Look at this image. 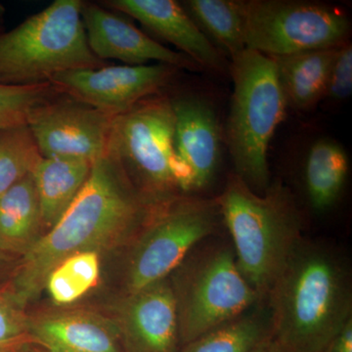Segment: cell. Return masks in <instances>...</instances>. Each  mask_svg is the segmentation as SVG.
<instances>
[{"label":"cell","mask_w":352,"mask_h":352,"mask_svg":"<svg viewBox=\"0 0 352 352\" xmlns=\"http://www.w3.org/2000/svg\"><path fill=\"white\" fill-rule=\"evenodd\" d=\"M160 203L133 184L109 150L95 161L87 183L66 212L23 256L9 286L23 307L36 298L60 261L78 254L100 252L141 230Z\"/></svg>","instance_id":"6da1fadb"},{"label":"cell","mask_w":352,"mask_h":352,"mask_svg":"<svg viewBox=\"0 0 352 352\" xmlns=\"http://www.w3.org/2000/svg\"><path fill=\"white\" fill-rule=\"evenodd\" d=\"M272 338L286 352H325L352 318L351 268L339 250L303 239L265 298Z\"/></svg>","instance_id":"7a4b0ae2"},{"label":"cell","mask_w":352,"mask_h":352,"mask_svg":"<svg viewBox=\"0 0 352 352\" xmlns=\"http://www.w3.org/2000/svg\"><path fill=\"white\" fill-rule=\"evenodd\" d=\"M230 233L238 268L265 300L296 245L303 239V220L294 194L281 182L263 194L233 173L217 198Z\"/></svg>","instance_id":"3957f363"},{"label":"cell","mask_w":352,"mask_h":352,"mask_svg":"<svg viewBox=\"0 0 352 352\" xmlns=\"http://www.w3.org/2000/svg\"><path fill=\"white\" fill-rule=\"evenodd\" d=\"M234 90L226 139L235 175L258 194L270 185L267 154L289 107L270 56L245 50L229 65Z\"/></svg>","instance_id":"277c9868"},{"label":"cell","mask_w":352,"mask_h":352,"mask_svg":"<svg viewBox=\"0 0 352 352\" xmlns=\"http://www.w3.org/2000/svg\"><path fill=\"white\" fill-rule=\"evenodd\" d=\"M82 0H55L19 25L0 34V85H34L76 69H99L88 45Z\"/></svg>","instance_id":"5b68a950"},{"label":"cell","mask_w":352,"mask_h":352,"mask_svg":"<svg viewBox=\"0 0 352 352\" xmlns=\"http://www.w3.org/2000/svg\"><path fill=\"white\" fill-rule=\"evenodd\" d=\"M207 240L171 273L182 346L263 302L240 272L232 245Z\"/></svg>","instance_id":"8992f818"},{"label":"cell","mask_w":352,"mask_h":352,"mask_svg":"<svg viewBox=\"0 0 352 352\" xmlns=\"http://www.w3.org/2000/svg\"><path fill=\"white\" fill-rule=\"evenodd\" d=\"M175 116L166 94L143 99L115 117L109 150L127 175L138 178V189L161 203L190 191V178L175 149Z\"/></svg>","instance_id":"52a82bcc"},{"label":"cell","mask_w":352,"mask_h":352,"mask_svg":"<svg viewBox=\"0 0 352 352\" xmlns=\"http://www.w3.org/2000/svg\"><path fill=\"white\" fill-rule=\"evenodd\" d=\"M223 222L217 199L177 195L160 204L141 228L127 264V295L170 277Z\"/></svg>","instance_id":"ba28073f"},{"label":"cell","mask_w":352,"mask_h":352,"mask_svg":"<svg viewBox=\"0 0 352 352\" xmlns=\"http://www.w3.org/2000/svg\"><path fill=\"white\" fill-rule=\"evenodd\" d=\"M242 15L245 48L266 56L340 47L351 36L346 14L319 2L244 0Z\"/></svg>","instance_id":"9c48e42d"},{"label":"cell","mask_w":352,"mask_h":352,"mask_svg":"<svg viewBox=\"0 0 352 352\" xmlns=\"http://www.w3.org/2000/svg\"><path fill=\"white\" fill-rule=\"evenodd\" d=\"M115 117L61 94L39 104L27 120L43 157L94 163L110 147Z\"/></svg>","instance_id":"30bf717a"},{"label":"cell","mask_w":352,"mask_h":352,"mask_svg":"<svg viewBox=\"0 0 352 352\" xmlns=\"http://www.w3.org/2000/svg\"><path fill=\"white\" fill-rule=\"evenodd\" d=\"M178 71L175 67L160 63L108 65L99 69L63 72L53 76L48 82L61 94L118 117L143 99L163 94Z\"/></svg>","instance_id":"8fae6325"},{"label":"cell","mask_w":352,"mask_h":352,"mask_svg":"<svg viewBox=\"0 0 352 352\" xmlns=\"http://www.w3.org/2000/svg\"><path fill=\"white\" fill-rule=\"evenodd\" d=\"M82 17L88 45L102 61L119 60L131 66L155 61L178 69L196 71L200 68L186 55L157 43L101 4L83 1Z\"/></svg>","instance_id":"7c38bea8"},{"label":"cell","mask_w":352,"mask_h":352,"mask_svg":"<svg viewBox=\"0 0 352 352\" xmlns=\"http://www.w3.org/2000/svg\"><path fill=\"white\" fill-rule=\"evenodd\" d=\"M115 321L124 352H178L182 347L168 278L127 295Z\"/></svg>","instance_id":"4fadbf2b"},{"label":"cell","mask_w":352,"mask_h":352,"mask_svg":"<svg viewBox=\"0 0 352 352\" xmlns=\"http://www.w3.org/2000/svg\"><path fill=\"white\" fill-rule=\"evenodd\" d=\"M175 116V149L188 173L191 191L207 188L219 168L221 131L214 107L194 95L171 98Z\"/></svg>","instance_id":"5bb4252c"},{"label":"cell","mask_w":352,"mask_h":352,"mask_svg":"<svg viewBox=\"0 0 352 352\" xmlns=\"http://www.w3.org/2000/svg\"><path fill=\"white\" fill-rule=\"evenodd\" d=\"M101 6L138 20L186 55L200 68L214 72L229 69L226 57L219 52L196 23L175 0H106Z\"/></svg>","instance_id":"9a60e30c"},{"label":"cell","mask_w":352,"mask_h":352,"mask_svg":"<svg viewBox=\"0 0 352 352\" xmlns=\"http://www.w3.org/2000/svg\"><path fill=\"white\" fill-rule=\"evenodd\" d=\"M29 337L47 352H124L116 321L83 310L30 317Z\"/></svg>","instance_id":"2e32d148"},{"label":"cell","mask_w":352,"mask_h":352,"mask_svg":"<svg viewBox=\"0 0 352 352\" xmlns=\"http://www.w3.org/2000/svg\"><path fill=\"white\" fill-rule=\"evenodd\" d=\"M340 47L270 56L289 107L307 111L325 98L329 76Z\"/></svg>","instance_id":"e0dca14e"},{"label":"cell","mask_w":352,"mask_h":352,"mask_svg":"<svg viewBox=\"0 0 352 352\" xmlns=\"http://www.w3.org/2000/svg\"><path fill=\"white\" fill-rule=\"evenodd\" d=\"M92 164L75 157H43L32 173L43 227L57 223L87 183Z\"/></svg>","instance_id":"ac0fdd59"},{"label":"cell","mask_w":352,"mask_h":352,"mask_svg":"<svg viewBox=\"0 0 352 352\" xmlns=\"http://www.w3.org/2000/svg\"><path fill=\"white\" fill-rule=\"evenodd\" d=\"M41 210L32 175L0 196V252L24 254L39 238Z\"/></svg>","instance_id":"d6986e66"},{"label":"cell","mask_w":352,"mask_h":352,"mask_svg":"<svg viewBox=\"0 0 352 352\" xmlns=\"http://www.w3.org/2000/svg\"><path fill=\"white\" fill-rule=\"evenodd\" d=\"M349 161L344 148L331 138L312 144L305 162V187L310 207L325 212L339 200L349 173Z\"/></svg>","instance_id":"ffe728a7"},{"label":"cell","mask_w":352,"mask_h":352,"mask_svg":"<svg viewBox=\"0 0 352 352\" xmlns=\"http://www.w3.org/2000/svg\"><path fill=\"white\" fill-rule=\"evenodd\" d=\"M272 337L265 300L182 346L178 352H252Z\"/></svg>","instance_id":"44dd1931"},{"label":"cell","mask_w":352,"mask_h":352,"mask_svg":"<svg viewBox=\"0 0 352 352\" xmlns=\"http://www.w3.org/2000/svg\"><path fill=\"white\" fill-rule=\"evenodd\" d=\"M182 6L224 57L231 60L245 50L242 0H187Z\"/></svg>","instance_id":"7402d4cb"},{"label":"cell","mask_w":352,"mask_h":352,"mask_svg":"<svg viewBox=\"0 0 352 352\" xmlns=\"http://www.w3.org/2000/svg\"><path fill=\"white\" fill-rule=\"evenodd\" d=\"M100 272V252H78L60 261L50 271L44 289L57 305H69L97 286Z\"/></svg>","instance_id":"603a6c76"},{"label":"cell","mask_w":352,"mask_h":352,"mask_svg":"<svg viewBox=\"0 0 352 352\" xmlns=\"http://www.w3.org/2000/svg\"><path fill=\"white\" fill-rule=\"evenodd\" d=\"M41 160L27 124L0 129V196L32 175Z\"/></svg>","instance_id":"cb8c5ba5"},{"label":"cell","mask_w":352,"mask_h":352,"mask_svg":"<svg viewBox=\"0 0 352 352\" xmlns=\"http://www.w3.org/2000/svg\"><path fill=\"white\" fill-rule=\"evenodd\" d=\"M59 94L50 82L22 87L0 85V129L27 124L36 106Z\"/></svg>","instance_id":"d4e9b609"},{"label":"cell","mask_w":352,"mask_h":352,"mask_svg":"<svg viewBox=\"0 0 352 352\" xmlns=\"http://www.w3.org/2000/svg\"><path fill=\"white\" fill-rule=\"evenodd\" d=\"M24 308L9 284L0 288V347L23 349L32 344Z\"/></svg>","instance_id":"484cf974"},{"label":"cell","mask_w":352,"mask_h":352,"mask_svg":"<svg viewBox=\"0 0 352 352\" xmlns=\"http://www.w3.org/2000/svg\"><path fill=\"white\" fill-rule=\"evenodd\" d=\"M352 94V45L340 48L329 76L325 98L333 102L346 100Z\"/></svg>","instance_id":"4316f807"},{"label":"cell","mask_w":352,"mask_h":352,"mask_svg":"<svg viewBox=\"0 0 352 352\" xmlns=\"http://www.w3.org/2000/svg\"><path fill=\"white\" fill-rule=\"evenodd\" d=\"M325 352H352V318L333 338Z\"/></svg>","instance_id":"83f0119b"},{"label":"cell","mask_w":352,"mask_h":352,"mask_svg":"<svg viewBox=\"0 0 352 352\" xmlns=\"http://www.w3.org/2000/svg\"><path fill=\"white\" fill-rule=\"evenodd\" d=\"M252 352H286L281 346L270 337V339L264 340L259 346H256Z\"/></svg>","instance_id":"f1b7e54d"},{"label":"cell","mask_w":352,"mask_h":352,"mask_svg":"<svg viewBox=\"0 0 352 352\" xmlns=\"http://www.w3.org/2000/svg\"><path fill=\"white\" fill-rule=\"evenodd\" d=\"M23 352H47L44 351V349H41V347L34 346V344H30L24 349Z\"/></svg>","instance_id":"f546056e"},{"label":"cell","mask_w":352,"mask_h":352,"mask_svg":"<svg viewBox=\"0 0 352 352\" xmlns=\"http://www.w3.org/2000/svg\"><path fill=\"white\" fill-rule=\"evenodd\" d=\"M27 347V346H25ZM6 349V347H0V352H23L24 349Z\"/></svg>","instance_id":"4dcf8cb0"},{"label":"cell","mask_w":352,"mask_h":352,"mask_svg":"<svg viewBox=\"0 0 352 352\" xmlns=\"http://www.w3.org/2000/svg\"><path fill=\"white\" fill-rule=\"evenodd\" d=\"M3 14H4V9L3 7L1 6V4H0V34H1V27H2V23H3Z\"/></svg>","instance_id":"1f68e13d"},{"label":"cell","mask_w":352,"mask_h":352,"mask_svg":"<svg viewBox=\"0 0 352 352\" xmlns=\"http://www.w3.org/2000/svg\"><path fill=\"white\" fill-rule=\"evenodd\" d=\"M0 254H1V252H0Z\"/></svg>","instance_id":"d6a6232c"}]
</instances>
